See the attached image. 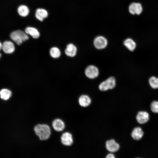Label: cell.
<instances>
[{"instance_id":"8","label":"cell","mask_w":158,"mask_h":158,"mask_svg":"<svg viewBox=\"0 0 158 158\" xmlns=\"http://www.w3.org/2000/svg\"><path fill=\"white\" fill-rule=\"evenodd\" d=\"M2 49L6 54H11L15 50L14 45L13 42L10 41H5L2 44Z\"/></svg>"},{"instance_id":"10","label":"cell","mask_w":158,"mask_h":158,"mask_svg":"<svg viewBox=\"0 0 158 158\" xmlns=\"http://www.w3.org/2000/svg\"><path fill=\"white\" fill-rule=\"evenodd\" d=\"M52 125L54 129L58 132L63 131L65 128L64 123L60 118L54 119L52 122Z\"/></svg>"},{"instance_id":"21","label":"cell","mask_w":158,"mask_h":158,"mask_svg":"<svg viewBox=\"0 0 158 158\" xmlns=\"http://www.w3.org/2000/svg\"><path fill=\"white\" fill-rule=\"evenodd\" d=\"M151 109L152 111L155 113H158V101H154L151 104Z\"/></svg>"},{"instance_id":"23","label":"cell","mask_w":158,"mask_h":158,"mask_svg":"<svg viewBox=\"0 0 158 158\" xmlns=\"http://www.w3.org/2000/svg\"><path fill=\"white\" fill-rule=\"evenodd\" d=\"M137 11L136 14L137 15L140 14L142 11V8L141 4L139 3H136Z\"/></svg>"},{"instance_id":"19","label":"cell","mask_w":158,"mask_h":158,"mask_svg":"<svg viewBox=\"0 0 158 158\" xmlns=\"http://www.w3.org/2000/svg\"><path fill=\"white\" fill-rule=\"evenodd\" d=\"M148 81L149 85L152 88H158V78L154 76H151L149 78Z\"/></svg>"},{"instance_id":"15","label":"cell","mask_w":158,"mask_h":158,"mask_svg":"<svg viewBox=\"0 0 158 158\" xmlns=\"http://www.w3.org/2000/svg\"><path fill=\"white\" fill-rule=\"evenodd\" d=\"M25 32L30 35L34 38H37L40 36V33L38 30L36 28L32 27H28L25 29Z\"/></svg>"},{"instance_id":"9","label":"cell","mask_w":158,"mask_h":158,"mask_svg":"<svg viewBox=\"0 0 158 158\" xmlns=\"http://www.w3.org/2000/svg\"><path fill=\"white\" fill-rule=\"evenodd\" d=\"M149 116L148 113L145 111H140L137 114L136 119L140 124H143L146 123L149 120Z\"/></svg>"},{"instance_id":"25","label":"cell","mask_w":158,"mask_h":158,"mask_svg":"<svg viewBox=\"0 0 158 158\" xmlns=\"http://www.w3.org/2000/svg\"><path fill=\"white\" fill-rule=\"evenodd\" d=\"M2 44L0 42V50L2 49Z\"/></svg>"},{"instance_id":"11","label":"cell","mask_w":158,"mask_h":158,"mask_svg":"<svg viewBox=\"0 0 158 158\" xmlns=\"http://www.w3.org/2000/svg\"><path fill=\"white\" fill-rule=\"evenodd\" d=\"M143 134L144 133L141 128L140 127H137L133 130L131 136L134 140H139L142 138Z\"/></svg>"},{"instance_id":"17","label":"cell","mask_w":158,"mask_h":158,"mask_svg":"<svg viewBox=\"0 0 158 158\" xmlns=\"http://www.w3.org/2000/svg\"><path fill=\"white\" fill-rule=\"evenodd\" d=\"M17 11L19 15L24 17L27 16L28 15L29 9L27 6L21 5L18 7Z\"/></svg>"},{"instance_id":"6","label":"cell","mask_w":158,"mask_h":158,"mask_svg":"<svg viewBox=\"0 0 158 158\" xmlns=\"http://www.w3.org/2000/svg\"><path fill=\"white\" fill-rule=\"evenodd\" d=\"M105 145L107 149L111 152L118 151L120 148L119 145L114 139H111L107 141Z\"/></svg>"},{"instance_id":"22","label":"cell","mask_w":158,"mask_h":158,"mask_svg":"<svg viewBox=\"0 0 158 158\" xmlns=\"http://www.w3.org/2000/svg\"><path fill=\"white\" fill-rule=\"evenodd\" d=\"M129 12L132 14H136L137 11L136 3H133L130 4L129 6Z\"/></svg>"},{"instance_id":"18","label":"cell","mask_w":158,"mask_h":158,"mask_svg":"<svg viewBox=\"0 0 158 158\" xmlns=\"http://www.w3.org/2000/svg\"><path fill=\"white\" fill-rule=\"evenodd\" d=\"M12 92L9 90L7 89H3L0 91V97L2 99L7 100L11 97Z\"/></svg>"},{"instance_id":"26","label":"cell","mask_w":158,"mask_h":158,"mask_svg":"<svg viewBox=\"0 0 158 158\" xmlns=\"http://www.w3.org/2000/svg\"><path fill=\"white\" fill-rule=\"evenodd\" d=\"M1 53H0V59L1 57Z\"/></svg>"},{"instance_id":"14","label":"cell","mask_w":158,"mask_h":158,"mask_svg":"<svg viewBox=\"0 0 158 158\" xmlns=\"http://www.w3.org/2000/svg\"><path fill=\"white\" fill-rule=\"evenodd\" d=\"M78 102L80 106L82 107H85L90 105L91 101V99L88 96L83 95L80 97Z\"/></svg>"},{"instance_id":"3","label":"cell","mask_w":158,"mask_h":158,"mask_svg":"<svg viewBox=\"0 0 158 158\" xmlns=\"http://www.w3.org/2000/svg\"><path fill=\"white\" fill-rule=\"evenodd\" d=\"M116 86V80L113 77H110L102 82L99 85V89L102 91H106L114 88Z\"/></svg>"},{"instance_id":"20","label":"cell","mask_w":158,"mask_h":158,"mask_svg":"<svg viewBox=\"0 0 158 158\" xmlns=\"http://www.w3.org/2000/svg\"><path fill=\"white\" fill-rule=\"evenodd\" d=\"M50 54L53 58H56L59 57L61 55L60 50L57 47H53L50 50Z\"/></svg>"},{"instance_id":"2","label":"cell","mask_w":158,"mask_h":158,"mask_svg":"<svg viewBox=\"0 0 158 158\" xmlns=\"http://www.w3.org/2000/svg\"><path fill=\"white\" fill-rule=\"evenodd\" d=\"M10 37L13 41L19 45L29 38L28 36L25 32L20 30L12 32L10 35Z\"/></svg>"},{"instance_id":"16","label":"cell","mask_w":158,"mask_h":158,"mask_svg":"<svg viewBox=\"0 0 158 158\" xmlns=\"http://www.w3.org/2000/svg\"><path fill=\"white\" fill-rule=\"evenodd\" d=\"M123 44L129 50L131 51L134 50L136 46L135 42L130 38L126 39L123 42Z\"/></svg>"},{"instance_id":"4","label":"cell","mask_w":158,"mask_h":158,"mask_svg":"<svg viewBox=\"0 0 158 158\" xmlns=\"http://www.w3.org/2000/svg\"><path fill=\"white\" fill-rule=\"evenodd\" d=\"M85 73L86 76L90 79L97 77L99 74L98 68L95 66L91 65L88 66L85 69Z\"/></svg>"},{"instance_id":"1","label":"cell","mask_w":158,"mask_h":158,"mask_svg":"<svg viewBox=\"0 0 158 158\" xmlns=\"http://www.w3.org/2000/svg\"><path fill=\"white\" fill-rule=\"evenodd\" d=\"M34 131L36 135L41 140L48 139L51 134L50 127L46 124H38L34 128Z\"/></svg>"},{"instance_id":"5","label":"cell","mask_w":158,"mask_h":158,"mask_svg":"<svg viewBox=\"0 0 158 158\" xmlns=\"http://www.w3.org/2000/svg\"><path fill=\"white\" fill-rule=\"evenodd\" d=\"M107 41L106 38L102 36L97 37L94 40V44L96 48L98 49H102L106 47Z\"/></svg>"},{"instance_id":"7","label":"cell","mask_w":158,"mask_h":158,"mask_svg":"<svg viewBox=\"0 0 158 158\" xmlns=\"http://www.w3.org/2000/svg\"><path fill=\"white\" fill-rule=\"evenodd\" d=\"M61 139L62 144L66 146H71L73 143L72 135L69 132H66L63 133Z\"/></svg>"},{"instance_id":"13","label":"cell","mask_w":158,"mask_h":158,"mask_svg":"<svg viewBox=\"0 0 158 158\" xmlns=\"http://www.w3.org/2000/svg\"><path fill=\"white\" fill-rule=\"evenodd\" d=\"M48 16V12L44 9L39 8L36 11L35 13L36 18L40 21H42L44 19L46 18Z\"/></svg>"},{"instance_id":"24","label":"cell","mask_w":158,"mask_h":158,"mask_svg":"<svg viewBox=\"0 0 158 158\" xmlns=\"http://www.w3.org/2000/svg\"><path fill=\"white\" fill-rule=\"evenodd\" d=\"M115 157L114 155L112 153L109 154L106 156V158H114Z\"/></svg>"},{"instance_id":"12","label":"cell","mask_w":158,"mask_h":158,"mask_svg":"<svg viewBox=\"0 0 158 158\" xmlns=\"http://www.w3.org/2000/svg\"><path fill=\"white\" fill-rule=\"evenodd\" d=\"M77 51L76 47L73 44L70 43L67 45L65 52L66 55L73 57L76 54Z\"/></svg>"}]
</instances>
